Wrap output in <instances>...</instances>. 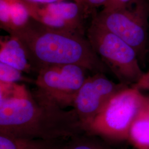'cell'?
<instances>
[{
  "label": "cell",
  "mask_w": 149,
  "mask_h": 149,
  "mask_svg": "<svg viewBox=\"0 0 149 149\" xmlns=\"http://www.w3.org/2000/svg\"><path fill=\"white\" fill-rule=\"evenodd\" d=\"M23 72L11 66L0 62V82L17 84L19 81H31L24 76Z\"/></svg>",
  "instance_id": "5bb4252c"
},
{
  "label": "cell",
  "mask_w": 149,
  "mask_h": 149,
  "mask_svg": "<svg viewBox=\"0 0 149 149\" xmlns=\"http://www.w3.org/2000/svg\"><path fill=\"white\" fill-rule=\"evenodd\" d=\"M51 142L0 133V149H45Z\"/></svg>",
  "instance_id": "4fadbf2b"
},
{
  "label": "cell",
  "mask_w": 149,
  "mask_h": 149,
  "mask_svg": "<svg viewBox=\"0 0 149 149\" xmlns=\"http://www.w3.org/2000/svg\"><path fill=\"white\" fill-rule=\"evenodd\" d=\"M32 19L21 0H0V27L9 34L25 28Z\"/></svg>",
  "instance_id": "9c48e42d"
},
{
  "label": "cell",
  "mask_w": 149,
  "mask_h": 149,
  "mask_svg": "<svg viewBox=\"0 0 149 149\" xmlns=\"http://www.w3.org/2000/svg\"><path fill=\"white\" fill-rule=\"evenodd\" d=\"M109 0H84L86 11L88 15H93L96 13V9L99 7H103L106 5Z\"/></svg>",
  "instance_id": "9a60e30c"
},
{
  "label": "cell",
  "mask_w": 149,
  "mask_h": 149,
  "mask_svg": "<svg viewBox=\"0 0 149 149\" xmlns=\"http://www.w3.org/2000/svg\"><path fill=\"white\" fill-rule=\"evenodd\" d=\"M84 133L74 109L41 101L25 85L16 96L0 100V133L52 141Z\"/></svg>",
  "instance_id": "6da1fadb"
},
{
  "label": "cell",
  "mask_w": 149,
  "mask_h": 149,
  "mask_svg": "<svg viewBox=\"0 0 149 149\" xmlns=\"http://www.w3.org/2000/svg\"><path fill=\"white\" fill-rule=\"evenodd\" d=\"M0 62L19 70L23 73L34 72L21 42L13 36L1 37Z\"/></svg>",
  "instance_id": "30bf717a"
},
{
  "label": "cell",
  "mask_w": 149,
  "mask_h": 149,
  "mask_svg": "<svg viewBox=\"0 0 149 149\" xmlns=\"http://www.w3.org/2000/svg\"><path fill=\"white\" fill-rule=\"evenodd\" d=\"M132 87L140 91L149 90V70L146 72H144L138 82Z\"/></svg>",
  "instance_id": "e0dca14e"
},
{
  "label": "cell",
  "mask_w": 149,
  "mask_h": 149,
  "mask_svg": "<svg viewBox=\"0 0 149 149\" xmlns=\"http://www.w3.org/2000/svg\"><path fill=\"white\" fill-rule=\"evenodd\" d=\"M146 1V2L148 3V5H149V0H145Z\"/></svg>",
  "instance_id": "d6986e66"
},
{
  "label": "cell",
  "mask_w": 149,
  "mask_h": 149,
  "mask_svg": "<svg viewBox=\"0 0 149 149\" xmlns=\"http://www.w3.org/2000/svg\"><path fill=\"white\" fill-rule=\"evenodd\" d=\"M23 3L32 19L44 26L84 36V19L88 14L84 4L74 1L41 5Z\"/></svg>",
  "instance_id": "ba28073f"
},
{
  "label": "cell",
  "mask_w": 149,
  "mask_h": 149,
  "mask_svg": "<svg viewBox=\"0 0 149 149\" xmlns=\"http://www.w3.org/2000/svg\"><path fill=\"white\" fill-rule=\"evenodd\" d=\"M84 68L74 64L53 65L37 72L33 95L45 103L65 109L73 107L87 76Z\"/></svg>",
  "instance_id": "8992f818"
},
{
  "label": "cell",
  "mask_w": 149,
  "mask_h": 149,
  "mask_svg": "<svg viewBox=\"0 0 149 149\" xmlns=\"http://www.w3.org/2000/svg\"><path fill=\"white\" fill-rule=\"evenodd\" d=\"M24 48L34 72L59 65L81 66L92 74L109 69L96 54L87 37L45 27L35 20L12 34Z\"/></svg>",
  "instance_id": "7a4b0ae2"
},
{
  "label": "cell",
  "mask_w": 149,
  "mask_h": 149,
  "mask_svg": "<svg viewBox=\"0 0 149 149\" xmlns=\"http://www.w3.org/2000/svg\"><path fill=\"white\" fill-rule=\"evenodd\" d=\"M21 1L29 3L34 4V5H48V4L59 2H61L64 1H74L75 2L82 3L84 5V0H21Z\"/></svg>",
  "instance_id": "ac0fdd59"
},
{
  "label": "cell",
  "mask_w": 149,
  "mask_h": 149,
  "mask_svg": "<svg viewBox=\"0 0 149 149\" xmlns=\"http://www.w3.org/2000/svg\"><path fill=\"white\" fill-rule=\"evenodd\" d=\"M128 87L129 86L109 80L104 73L87 76L73 104V109L84 131L107 103L118 92Z\"/></svg>",
  "instance_id": "52a82bcc"
},
{
  "label": "cell",
  "mask_w": 149,
  "mask_h": 149,
  "mask_svg": "<svg viewBox=\"0 0 149 149\" xmlns=\"http://www.w3.org/2000/svg\"><path fill=\"white\" fill-rule=\"evenodd\" d=\"M135 0H109L103 8L104 9H116L127 7L134 2Z\"/></svg>",
  "instance_id": "2e32d148"
},
{
  "label": "cell",
  "mask_w": 149,
  "mask_h": 149,
  "mask_svg": "<svg viewBox=\"0 0 149 149\" xmlns=\"http://www.w3.org/2000/svg\"><path fill=\"white\" fill-rule=\"evenodd\" d=\"M87 38L96 54L119 82L132 86L144 74L135 50L128 43L91 22Z\"/></svg>",
  "instance_id": "5b68a950"
},
{
  "label": "cell",
  "mask_w": 149,
  "mask_h": 149,
  "mask_svg": "<svg viewBox=\"0 0 149 149\" xmlns=\"http://www.w3.org/2000/svg\"><path fill=\"white\" fill-rule=\"evenodd\" d=\"M145 96L132 86L116 93L86 127L85 133L108 140H128L131 126Z\"/></svg>",
  "instance_id": "277c9868"
},
{
  "label": "cell",
  "mask_w": 149,
  "mask_h": 149,
  "mask_svg": "<svg viewBox=\"0 0 149 149\" xmlns=\"http://www.w3.org/2000/svg\"><path fill=\"white\" fill-rule=\"evenodd\" d=\"M128 140L137 149H149V96H145L134 118Z\"/></svg>",
  "instance_id": "8fae6325"
},
{
  "label": "cell",
  "mask_w": 149,
  "mask_h": 149,
  "mask_svg": "<svg viewBox=\"0 0 149 149\" xmlns=\"http://www.w3.org/2000/svg\"><path fill=\"white\" fill-rule=\"evenodd\" d=\"M92 17V22L133 48L140 63L144 64L148 50L149 27V6L145 0H135L123 8H103Z\"/></svg>",
  "instance_id": "3957f363"
},
{
  "label": "cell",
  "mask_w": 149,
  "mask_h": 149,
  "mask_svg": "<svg viewBox=\"0 0 149 149\" xmlns=\"http://www.w3.org/2000/svg\"><path fill=\"white\" fill-rule=\"evenodd\" d=\"M45 149H113L95 138L82 133L69 138L52 141Z\"/></svg>",
  "instance_id": "7c38bea8"
}]
</instances>
